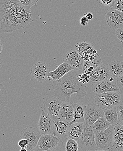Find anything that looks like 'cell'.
<instances>
[{"label": "cell", "instance_id": "cell-1", "mask_svg": "<svg viewBox=\"0 0 123 151\" xmlns=\"http://www.w3.org/2000/svg\"><path fill=\"white\" fill-rule=\"evenodd\" d=\"M32 14L17 0H0L1 29L12 33L25 28L33 22Z\"/></svg>", "mask_w": 123, "mask_h": 151}, {"label": "cell", "instance_id": "cell-2", "mask_svg": "<svg viewBox=\"0 0 123 151\" xmlns=\"http://www.w3.org/2000/svg\"><path fill=\"white\" fill-rule=\"evenodd\" d=\"M78 71L72 70L63 77L53 81L52 87L54 91V97L63 102L73 103L72 97L75 95L78 101L86 96L85 84L79 81Z\"/></svg>", "mask_w": 123, "mask_h": 151}, {"label": "cell", "instance_id": "cell-3", "mask_svg": "<svg viewBox=\"0 0 123 151\" xmlns=\"http://www.w3.org/2000/svg\"><path fill=\"white\" fill-rule=\"evenodd\" d=\"M121 96L119 92L96 93L94 97L96 104L103 110L117 107L121 101Z\"/></svg>", "mask_w": 123, "mask_h": 151}, {"label": "cell", "instance_id": "cell-4", "mask_svg": "<svg viewBox=\"0 0 123 151\" xmlns=\"http://www.w3.org/2000/svg\"><path fill=\"white\" fill-rule=\"evenodd\" d=\"M77 142L79 148L83 151H95L97 150L96 134L91 126L85 122L81 137Z\"/></svg>", "mask_w": 123, "mask_h": 151}, {"label": "cell", "instance_id": "cell-5", "mask_svg": "<svg viewBox=\"0 0 123 151\" xmlns=\"http://www.w3.org/2000/svg\"><path fill=\"white\" fill-rule=\"evenodd\" d=\"M114 128L111 125L103 132L96 134L97 150L111 151L113 149Z\"/></svg>", "mask_w": 123, "mask_h": 151}, {"label": "cell", "instance_id": "cell-6", "mask_svg": "<svg viewBox=\"0 0 123 151\" xmlns=\"http://www.w3.org/2000/svg\"><path fill=\"white\" fill-rule=\"evenodd\" d=\"M107 24L111 29L116 31L123 28V12L112 8H108L105 12Z\"/></svg>", "mask_w": 123, "mask_h": 151}, {"label": "cell", "instance_id": "cell-7", "mask_svg": "<svg viewBox=\"0 0 123 151\" xmlns=\"http://www.w3.org/2000/svg\"><path fill=\"white\" fill-rule=\"evenodd\" d=\"M61 139L53 134L41 135L35 151H55Z\"/></svg>", "mask_w": 123, "mask_h": 151}, {"label": "cell", "instance_id": "cell-8", "mask_svg": "<svg viewBox=\"0 0 123 151\" xmlns=\"http://www.w3.org/2000/svg\"><path fill=\"white\" fill-rule=\"evenodd\" d=\"M41 135L38 129L33 127H27L23 129L20 134L22 139H25L29 141V144L26 148L28 151L35 150Z\"/></svg>", "mask_w": 123, "mask_h": 151}, {"label": "cell", "instance_id": "cell-9", "mask_svg": "<svg viewBox=\"0 0 123 151\" xmlns=\"http://www.w3.org/2000/svg\"><path fill=\"white\" fill-rule=\"evenodd\" d=\"M114 79L113 77H111L102 81L93 83L91 86L92 91L96 94L119 92V88Z\"/></svg>", "mask_w": 123, "mask_h": 151}, {"label": "cell", "instance_id": "cell-10", "mask_svg": "<svg viewBox=\"0 0 123 151\" xmlns=\"http://www.w3.org/2000/svg\"><path fill=\"white\" fill-rule=\"evenodd\" d=\"M63 102L55 97H49L43 101V110L53 121L58 118Z\"/></svg>", "mask_w": 123, "mask_h": 151}, {"label": "cell", "instance_id": "cell-11", "mask_svg": "<svg viewBox=\"0 0 123 151\" xmlns=\"http://www.w3.org/2000/svg\"><path fill=\"white\" fill-rule=\"evenodd\" d=\"M104 110L96 104H89L85 114V122L92 126L98 119L104 117Z\"/></svg>", "mask_w": 123, "mask_h": 151}, {"label": "cell", "instance_id": "cell-12", "mask_svg": "<svg viewBox=\"0 0 123 151\" xmlns=\"http://www.w3.org/2000/svg\"><path fill=\"white\" fill-rule=\"evenodd\" d=\"M50 69L48 65L43 62H38L32 66L30 70V75L42 83L48 78Z\"/></svg>", "mask_w": 123, "mask_h": 151}, {"label": "cell", "instance_id": "cell-13", "mask_svg": "<svg viewBox=\"0 0 123 151\" xmlns=\"http://www.w3.org/2000/svg\"><path fill=\"white\" fill-rule=\"evenodd\" d=\"M63 62L67 63L73 70L78 71L82 70L84 60L76 50L71 49L64 55Z\"/></svg>", "mask_w": 123, "mask_h": 151}, {"label": "cell", "instance_id": "cell-14", "mask_svg": "<svg viewBox=\"0 0 123 151\" xmlns=\"http://www.w3.org/2000/svg\"><path fill=\"white\" fill-rule=\"evenodd\" d=\"M53 121L44 110H41L37 128L42 135L53 133Z\"/></svg>", "mask_w": 123, "mask_h": 151}, {"label": "cell", "instance_id": "cell-15", "mask_svg": "<svg viewBox=\"0 0 123 151\" xmlns=\"http://www.w3.org/2000/svg\"><path fill=\"white\" fill-rule=\"evenodd\" d=\"M112 77L108 67L105 64H101L93 71L90 75V81L93 83L99 82Z\"/></svg>", "mask_w": 123, "mask_h": 151}, {"label": "cell", "instance_id": "cell-16", "mask_svg": "<svg viewBox=\"0 0 123 151\" xmlns=\"http://www.w3.org/2000/svg\"><path fill=\"white\" fill-rule=\"evenodd\" d=\"M69 123L60 118L53 121V134L61 139L67 138Z\"/></svg>", "mask_w": 123, "mask_h": 151}, {"label": "cell", "instance_id": "cell-17", "mask_svg": "<svg viewBox=\"0 0 123 151\" xmlns=\"http://www.w3.org/2000/svg\"><path fill=\"white\" fill-rule=\"evenodd\" d=\"M73 105V103L63 102L58 118L70 123L73 119L74 112Z\"/></svg>", "mask_w": 123, "mask_h": 151}, {"label": "cell", "instance_id": "cell-18", "mask_svg": "<svg viewBox=\"0 0 123 151\" xmlns=\"http://www.w3.org/2000/svg\"><path fill=\"white\" fill-rule=\"evenodd\" d=\"M71 65L67 63L63 62L57 67L53 71L50 72L48 76V78H51L53 81L58 80L63 77L64 75L72 70Z\"/></svg>", "mask_w": 123, "mask_h": 151}, {"label": "cell", "instance_id": "cell-19", "mask_svg": "<svg viewBox=\"0 0 123 151\" xmlns=\"http://www.w3.org/2000/svg\"><path fill=\"white\" fill-rule=\"evenodd\" d=\"M74 112L73 119L69 123V124L76 123H85V114L86 110V106L82 103L74 104Z\"/></svg>", "mask_w": 123, "mask_h": 151}, {"label": "cell", "instance_id": "cell-20", "mask_svg": "<svg viewBox=\"0 0 123 151\" xmlns=\"http://www.w3.org/2000/svg\"><path fill=\"white\" fill-rule=\"evenodd\" d=\"M75 50L82 56L84 61L87 60L90 55L93 54L94 50L91 44L86 42L77 43L75 45Z\"/></svg>", "mask_w": 123, "mask_h": 151}, {"label": "cell", "instance_id": "cell-21", "mask_svg": "<svg viewBox=\"0 0 123 151\" xmlns=\"http://www.w3.org/2000/svg\"><path fill=\"white\" fill-rule=\"evenodd\" d=\"M85 123H76L69 125L67 138L78 141L83 131Z\"/></svg>", "mask_w": 123, "mask_h": 151}, {"label": "cell", "instance_id": "cell-22", "mask_svg": "<svg viewBox=\"0 0 123 151\" xmlns=\"http://www.w3.org/2000/svg\"><path fill=\"white\" fill-rule=\"evenodd\" d=\"M113 148L123 149V125L120 123L115 125Z\"/></svg>", "mask_w": 123, "mask_h": 151}, {"label": "cell", "instance_id": "cell-23", "mask_svg": "<svg viewBox=\"0 0 123 151\" xmlns=\"http://www.w3.org/2000/svg\"><path fill=\"white\" fill-rule=\"evenodd\" d=\"M108 68L114 79H117L123 74V61H112L109 63Z\"/></svg>", "mask_w": 123, "mask_h": 151}, {"label": "cell", "instance_id": "cell-24", "mask_svg": "<svg viewBox=\"0 0 123 151\" xmlns=\"http://www.w3.org/2000/svg\"><path fill=\"white\" fill-rule=\"evenodd\" d=\"M103 117L111 124V125L115 126L119 123L116 107L104 110Z\"/></svg>", "mask_w": 123, "mask_h": 151}, {"label": "cell", "instance_id": "cell-25", "mask_svg": "<svg viewBox=\"0 0 123 151\" xmlns=\"http://www.w3.org/2000/svg\"><path fill=\"white\" fill-rule=\"evenodd\" d=\"M111 125V124L104 117H102L98 119L91 127L95 133L96 134L98 133L103 132Z\"/></svg>", "mask_w": 123, "mask_h": 151}, {"label": "cell", "instance_id": "cell-26", "mask_svg": "<svg viewBox=\"0 0 123 151\" xmlns=\"http://www.w3.org/2000/svg\"><path fill=\"white\" fill-rule=\"evenodd\" d=\"M79 149L78 142L68 138L64 139L61 148V151H78Z\"/></svg>", "mask_w": 123, "mask_h": 151}, {"label": "cell", "instance_id": "cell-27", "mask_svg": "<svg viewBox=\"0 0 123 151\" xmlns=\"http://www.w3.org/2000/svg\"><path fill=\"white\" fill-rule=\"evenodd\" d=\"M8 103V96L5 87L0 83V112Z\"/></svg>", "mask_w": 123, "mask_h": 151}, {"label": "cell", "instance_id": "cell-28", "mask_svg": "<svg viewBox=\"0 0 123 151\" xmlns=\"http://www.w3.org/2000/svg\"><path fill=\"white\" fill-rule=\"evenodd\" d=\"M22 6L29 12H31L32 7L35 6L40 0H17Z\"/></svg>", "mask_w": 123, "mask_h": 151}, {"label": "cell", "instance_id": "cell-29", "mask_svg": "<svg viewBox=\"0 0 123 151\" xmlns=\"http://www.w3.org/2000/svg\"><path fill=\"white\" fill-rule=\"evenodd\" d=\"M119 123L123 125V104H119L116 107Z\"/></svg>", "mask_w": 123, "mask_h": 151}, {"label": "cell", "instance_id": "cell-30", "mask_svg": "<svg viewBox=\"0 0 123 151\" xmlns=\"http://www.w3.org/2000/svg\"><path fill=\"white\" fill-rule=\"evenodd\" d=\"M100 4L107 8H112L115 4L116 0H97Z\"/></svg>", "mask_w": 123, "mask_h": 151}, {"label": "cell", "instance_id": "cell-31", "mask_svg": "<svg viewBox=\"0 0 123 151\" xmlns=\"http://www.w3.org/2000/svg\"><path fill=\"white\" fill-rule=\"evenodd\" d=\"M112 8L123 12V0H116Z\"/></svg>", "mask_w": 123, "mask_h": 151}, {"label": "cell", "instance_id": "cell-32", "mask_svg": "<svg viewBox=\"0 0 123 151\" xmlns=\"http://www.w3.org/2000/svg\"><path fill=\"white\" fill-rule=\"evenodd\" d=\"M116 82L119 89V91L123 94V74L116 79Z\"/></svg>", "mask_w": 123, "mask_h": 151}, {"label": "cell", "instance_id": "cell-33", "mask_svg": "<svg viewBox=\"0 0 123 151\" xmlns=\"http://www.w3.org/2000/svg\"><path fill=\"white\" fill-rule=\"evenodd\" d=\"M29 142L25 139H21L18 142V145L21 148H26L29 144Z\"/></svg>", "mask_w": 123, "mask_h": 151}, {"label": "cell", "instance_id": "cell-34", "mask_svg": "<svg viewBox=\"0 0 123 151\" xmlns=\"http://www.w3.org/2000/svg\"><path fill=\"white\" fill-rule=\"evenodd\" d=\"M116 36L123 43V28L117 30L115 33Z\"/></svg>", "mask_w": 123, "mask_h": 151}, {"label": "cell", "instance_id": "cell-35", "mask_svg": "<svg viewBox=\"0 0 123 151\" xmlns=\"http://www.w3.org/2000/svg\"><path fill=\"white\" fill-rule=\"evenodd\" d=\"M89 21L85 16H84L80 19V24L83 26H85L88 24Z\"/></svg>", "mask_w": 123, "mask_h": 151}, {"label": "cell", "instance_id": "cell-36", "mask_svg": "<svg viewBox=\"0 0 123 151\" xmlns=\"http://www.w3.org/2000/svg\"><path fill=\"white\" fill-rule=\"evenodd\" d=\"M85 16L89 20H92L93 18V14L90 12H88L87 14H85Z\"/></svg>", "mask_w": 123, "mask_h": 151}, {"label": "cell", "instance_id": "cell-37", "mask_svg": "<svg viewBox=\"0 0 123 151\" xmlns=\"http://www.w3.org/2000/svg\"><path fill=\"white\" fill-rule=\"evenodd\" d=\"M3 51V45L1 41V40L0 39V56H1V55L2 52Z\"/></svg>", "mask_w": 123, "mask_h": 151}, {"label": "cell", "instance_id": "cell-38", "mask_svg": "<svg viewBox=\"0 0 123 151\" xmlns=\"http://www.w3.org/2000/svg\"><path fill=\"white\" fill-rule=\"evenodd\" d=\"M111 151H123V149H116L113 148Z\"/></svg>", "mask_w": 123, "mask_h": 151}, {"label": "cell", "instance_id": "cell-39", "mask_svg": "<svg viewBox=\"0 0 123 151\" xmlns=\"http://www.w3.org/2000/svg\"><path fill=\"white\" fill-rule=\"evenodd\" d=\"M20 151H28L26 148H21Z\"/></svg>", "mask_w": 123, "mask_h": 151}, {"label": "cell", "instance_id": "cell-40", "mask_svg": "<svg viewBox=\"0 0 123 151\" xmlns=\"http://www.w3.org/2000/svg\"><path fill=\"white\" fill-rule=\"evenodd\" d=\"M95 151H105V150H96Z\"/></svg>", "mask_w": 123, "mask_h": 151}, {"label": "cell", "instance_id": "cell-41", "mask_svg": "<svg viewBox=\"0 0 123 151\" xmlns=\"http://www.w3.org/2000/svg\"><path fill=\"white\" fill-rule=\"evenodd\" d=\"M122 103L123 104V98H122Z\"/></svg>", "mask_w": 123, "mask_h": 151}]
</instances>
